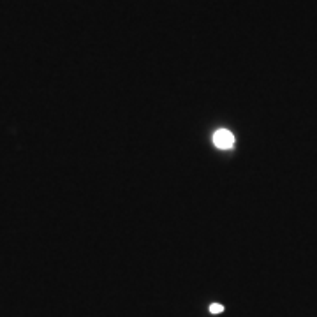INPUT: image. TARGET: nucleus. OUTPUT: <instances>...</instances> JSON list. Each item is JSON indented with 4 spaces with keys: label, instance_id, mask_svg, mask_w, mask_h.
<instances>
[{
    "label": "nucleus",
    "instance_id": "nucleus-2",
    "mask_svg": "<svg viewBox=\"0 0 317 317\" xmlns=\"http://www.w3.org/2000/svg\"><path fill=\"white\" fill-rule=\"evenodd\" d=\"M224 310V307L222 305H212L210 307V312H213V314H219V312Z\"/></svg>",
    "mask_w": 317,
    "mask_h": 317
},
{
    "label": "nucleus",
    "instance_id": "nucleus-1",
    "mask_svg": "<svg viewBox=\"0 0 317 317\" xmlns=\"http://www.w3.org/2000/svg\"><path fill=\"white\" fill-rule=\"evenodd\" d=\"M213 145L219 150H231L234 146V134L228 129H219L213 133Z\"/></svg>",
    "mask_w": 317,
    "mask_h": 317
}]
</instances>
